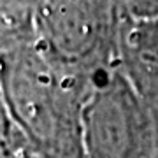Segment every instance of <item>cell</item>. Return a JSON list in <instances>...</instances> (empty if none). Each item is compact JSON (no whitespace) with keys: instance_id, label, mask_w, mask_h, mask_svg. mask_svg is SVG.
<instances>
[{"instance_id":"277c9868","label":"cell","mask_w":158,"mask_h":158,"mask_svg":"<svg viewBox=\"0 0 158 158\" xmlns=\"http://www.w3.org/2000/svg\"><path fill=\"white\" fill-rule=\"evenodd\" d=\"M125 48L137 81L144 85L158 79V14L137 18L127 30Z\"/></svg>"},{"instance_id":"5b68a950","label":"cell","mask_w":158,"mask_h":158,"mask_svg":"<svg viewBox=\"0 0 158 158\" xmlns=\"http://www.w3.org/2000/svg\"><path fill=\"white\" fill-rule=\"evenodd\" d=\"M12 158H40V156H37L35 153H32L28 148H23V149H19Z\"/></svg>"},{"instance_id":"6da1fadb","label":"cell","mask_w":158,"mask_h":158,"mask_svg":"<svg viewBox=\"0 0 158 158\" xmlns=\"http://www.w3.org/2000/svg\"><path fill=\"white\" fill-rule=\"evenodd\" d=\"M95 72L58 62L39 42L0 53V90L32 153L85 158L83 111Z\"/></svg>"},{"instance_id":"3957f363","label":"cell","mask_w":158,"mask_h":158,"mask_svg":"<svg viewBox=\"0 0 158 158\" xmlns=\"http://www.w3.org/2000/svg\"><path fill=\"white\" fill-rule=\"evenodd\" d=\"M42 0H0V53L39 39Z\"/></svg>"},{"instance_id":"7a4b0ae2","label":"cell","mask_w":158,"mask_h":158,"mask_svg":"<svg viewBox=\"0 0 158 158\" xmlns=\"http://www.w3.org/2000/svg\"><path fill=\"white\" fill-rule=\"evenodd\" d=\"M85 158H156L149 106L119 70H97L83 111Z\"/></svg>"}]
</instances>
